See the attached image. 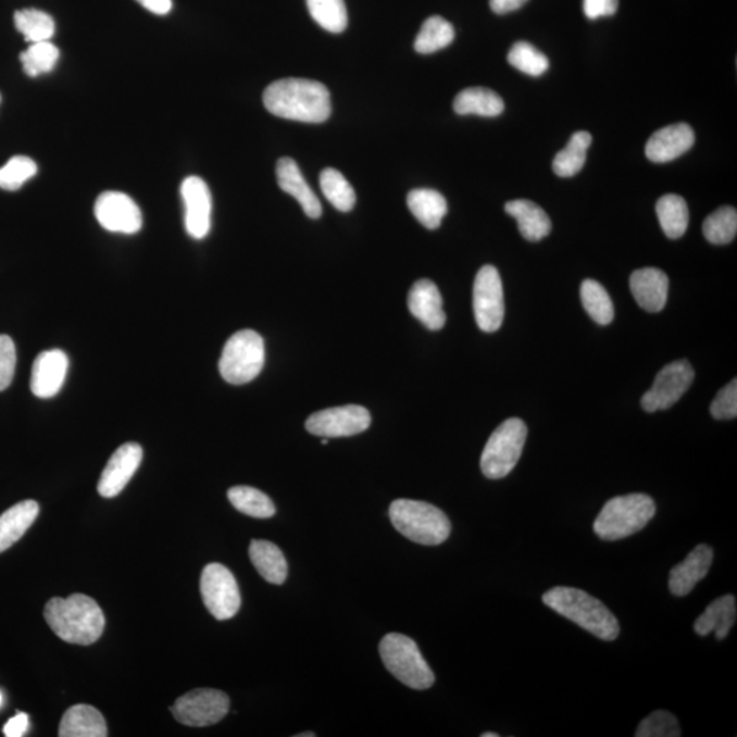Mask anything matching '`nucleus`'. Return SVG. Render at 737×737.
Segmentation results:
<instances>
[{
    "label": "nucleus",
    "mask_w": 737,
    "mask_h": 737,
    "mask_svg": "<svg viewBox=\"0 0 737 737\" xmlns=\"http://www.w3.org/2000/svg\"><path fill=\"white\" fill-rule=\"evenodd\" d=\"M61 737H105L107 725L98 709L76 704L67 710L59 725Z\"/></svg>",
    "instance_id": "nucleus-26"
},
{
    "label": "nucleus",
    "mask_w": 737,
    "mask_h": 737,
    "mask_svg": "<svg viewBox=\"0 0 737 737\" xmlns=\"http://www.w3.org/2000/svg\"><path fill=\"white\" fill-rule=\"evenodd\" d=\"M696 372L686 360L675 361L662 367L654 378L653 387L644 395L642 408L648 413L672 408L691 387Z\"/></svg>",
    "instance_id": "nucleus-12"
},
{
    "label": "nucleus",
    "mask_w": 737,
    "mask_h": 737,
    "mask_svg": "<svg viewBox=\"0 0 737 737\" xmlns=\"http://www.w3.org/2000/svg\"><path fill=\"white\" fill-rule=\"evenodd\" d=\"M15 365H17V352H15L14 341L8 335H0V392L12 384Z\"/></svg>",
    "instance_id": "nucleus-44"
},
{
    "label": "nucleus",
    "mask_w": 737,
    "mask_h": 737,
    "mask_svg": "<svg viewBox=\"0 0 737 737\" xmlns=\"http://www.w3.org/2000/svg\"><path fill=\"white\" fill-rule=\"evenodd\" d=\"M389 517L402 536L427 547L446 542L451 534V522L445 512L425 501L395 500Z\"/></svg>",
    "instance_id": "nucleus-4"
},
{
    "label": "nucleus",
    "mask_w": 737,
    "mask_h": 737,
    "mask_svg": "<svg viewBox=\"0 0 737 737\" xmlns=\"http://www.w3.org/2000/svg\"><path fill=\"white\" fill-rule=\"evenodd\" d=\"M297 737H316V734L314 732H304V734H299Z\"/></svg>",
    "instance_id": "nucleus-49"
},
{
    "label": "nucleus",
    "mask_w": 737,
    "mask_h": 737,
    "mask_svg": "<svg viewBox=\"0 0 737 737\" xmlns=\"http://www.w3.org/2000/svg\"><path fill=\"white\" fill-rule=\"evenodd\" d=\"M0 101H2V96H0Z\"/></svg>",
    "instance_id": "nucleus-52"
},
{
    "label": "nucleus",
    "mask_w": 737,
    "mask_h": 737,
    "mask_svg": "<svg viewBox=\"0 0 737 737\" xmlns=\"http://www.w3.org/2000/svg\"><path fill=\"white\" fill-rule=\"evenodd\" d=\"M619 0H584V12L589 20L609 17L617 12Z\"/></svg>",
    "instance_id": "nucleus-45"
},
{
    "label": "nucleus",
    "mask_w": 737,
    "mask_h": 737,
    "mask_svg": "<svg viewBox=\"0 0 737 737\" xmlns=\"http://www.w3.org/2000/svg\"><path fill=\"white\" fill-rule=\"evenodd\" d=\"M378 650L384 665L404 686L413 690H427L435 685V673L413 639L403 634H387Z\"/></svg>",
    "instance_id": "nucleus-6"
},
{
    "label": "nucleus",
    "mask_w": 737,
    "mask_h": 737,
    "mask_svg": "<svg viewBox=\"0 0 737 737\" xmlns=\"http://www.w3.org/2000/svg\"><path fill=\"white\" fill-rule=\"evenodd\" d=\"M39 504L34 500L21 501L0 515V553L24 537L39 515Z\"/></svg>",
    "instance_id": "nucleus-23"
},
{
    "label": "nucleus",
    "mask_w": 737,
    "mask_h": 737,
    "mask_svg": "<svg viewBox=\"0 0 737 737\" xmlns=\"http://www.w3.org/2000/svg\"><path fill=\"white\" fill-rule=\"evenodd\" d=\"M227 496L234 509L245 515L259 520H268L275 515L276 509L268 496L252 486H234Z\"/></svg>",
    "instance_id": "nucleus-33"
},
{
    "label": "nucleus",
    "mask_w": 737,
    "mask_h": 737,
    "mask_svg": "<svg viewBox=\"0 0 737 737\" xmlns=\"http://www.w3.org/2000/svg\"><path fill=\"white\" fill-rule=\"evenodd\" d=\"M453 39H455V29L452 24L440 15H432L422 24L414 48L416 52L429 55L450 46Z\"/></svg>",
    "instance_id": "nucleus-32"
},
{
    "label": "nucleus",
    "mask_w": 737,
    "mask_h": 737,
    "mask_svg": "<svg viewBox=\"0 0 737 737\" xmlns=\"http://www.w3.org/2000/svg\"><path fill=\"white\" fill-rule=\"evenodd\" d=\"M409 309L427 329L439 330L445 327L447 316L442 309V298L434 282L421 279L411 287Z\"/></svg>",
    "instance_id": "nucleus-19"
},
{
    "label": "nucleus",
    "mask_w": 737,
    "mask_h": 737,
    "mask_svg": "<svg viewBox=\"0 0 737 737\" xmlns=\"http://www.w3.org/2000/svg\"><path fill=\"white\" fill-rule=\"evenodd\" d=\"M323 195L336 210L350 212L357 202L354 189L338 170L327 168L320 175Z\"/></svg>",
    "instance_id": "nucleus-35"
},
{
    "label": "nucleus",
    "mask_w": 737,
    "mask_h": 737,
    "mask_svg": "<svg viewBox=\"0 0 737 737\" xmlns=\"http://www.w3.org/2000/svg\"><path fill=\"white\" fill-rule=\"evenodd\" d=\"M509 62L511 66L532 77L542 76L549 68V59L526 41H517L512 46Z\"/></svg>",
    "instance_id": "nucleus-40"
},
{
    "label": "nucleus",
    "mask_w": 737,
    "mask_h": 737,
    "mask_svg": "<svg viewBox=\"0 0 737 737\" xmlns=\"http://www.w3.org/2000/svg\"><path fill=\"white\" fill-rule=\"evenodd\" d=\"M371 422V413L365 408L349 404L312 414L307 421V430L314 436L335 439L360 435L368 429Z\"/></svg>",
    "instance_id": "nucleus-13"
},
{
    "label": "nucleus",
    "mask_w": 737,
    "mask_h": 737,
    "mask_svg": "<svg viewBox=\"0 0 737 737\" xmlns=\"http://www.w3.org/2000/svg\"><path fill=\"white\" fill-rule=\"evenodd\" d=\"M2 704H3V696H2V692H0V707H2Z\"/></svg>",
    "instance_id": "nucleus-51"
},
{
    "label": "nucleus",
    "mask_w": 737,
    "mask_h": 737,
    "mask_svg": "<svg viewBox=\"0 0 737 737\" xmlns=\"http://www.w3.org/2000/svg\"><path fill=\"white\" fill-rule=\"evenodd\" d=\"M58 47L51 41H40L30 45L28 50L21 52L20 61L23 63L24 72L29 77H39L41 74L50 73L57 66L59 61Z\"/></svg>",
    "instance_id": "nucleus-38"
},
{
    "label": "nucleus",
    "mask_w": 737,
    "mask_h": 737,
    "mask_svg": "<svg viewBox=\"0 0 737 737\" xmlns=\"http://www.w3.org/2000/svg\"><path fill=\"white\" fill-rule=\"evenodd\" d=\"M654 500L648 495L617 496L608 501L595 522V533L603 541L634 536L644 530L655 515Z\"/></svg>",
    "instance_id": "nucleus-5"
},
{
    "label": "nucleus",
    "mask_w": 737,
    "mask_h": 737,
    "mask_svg": "<svg viewBox=\"0 0 737 737\" xmlns=\"http://www.w3.org/2000/svg\"><path fill=\"white\" fill-rule=\"evenodd\" d=\"M545 605L578 624L602 640H614L621 634L616 616L600 600L574 587H553L542 597Z\"/></svg>",
    "instance_id": "nucleus-3"
},
{
    "label": "nucleus",
    "mask_w": 737,
    "mask_h": 737,
    "mask_svg": "<svg viewBox=\"0 0 737 737\" xmlns=\"http://www.w3.org/2000/svg\"><path fill=\"white\" fill-rule=\"evenodd\" d=\"M696 142V133L687 123L662 127L646 143V157L650 162L667 163L690 151Z\"/></svg>",
    "instance_id": "nucleus-18"
},
{
    "label": "nucleus",
    "mask_w": 737,
    "mask_h": 737,
    "mask_svg": "<svg viewBox=\"0 0 737 737\" xmlns=\"http://www.w3.org/2000/svg\"><path fill=\"white\" fill-rule=\"evenodd\" d=\"M142 8L158 15H165L173 9V0H137Z\"/></svg>",
    "instance_id": "nucleus-48"
},
{
    "label": "nucleus",
    "mask_w": 737,
    "mask_h": 737,
    "mask_svg": "<svg viewBox=\"0 0 737 737\" xmlns=\"http://www.w3.org/2000/svg\"><path fill=\"white\" fill-rule=\"evenodd\" d=\"M276 176L279 188L287 195L292 196L309 217L318 218L322 216V202L314 195L308 182L304 180L296 160L291 158L280 159L276 165Z\"/></svg>",
    "instance_id": "nucleus-22"
},
{
    "label": "nucleus",
    "mask_w": 737,
    "mask_h": 737,
    "mask_svg": "<svg viewBox=\"0 0 737 737\" xmlns=\"http://www.w3.org/2000/svg\"><path fill=\"white\" fill-rule=\"evenodd\" d=\"M45 617L58 638L73 645L98 642L105 627L104 613L98 602L85 595L52 598L47 602Z\"/></svg>",
    "instance_id": "nucleus-2"
},
{
    "label": "nucleus",
    "mask_w": 737,
    "mask_h": 737,
    "mask_svg": "<svg viewBox=\"0 0 737 737\" xmlns=\"http://www.w3.org/2000/svg\"><path fill=\"white\" fill-rule=\"evenodd\" d=\"M201 596L208 611L217 621H228L238 613L240 595L232 571L222 564H208L201 574Z\"/></svg>",
    "instance_id": "nucleus-10"
},
{
    "label": "nucleus",
    "mask_w": 737,
    "mask_h": 737,
    "mask_svg": "<svg viewBox=\"0 0 737 737\" xmlns=\"http://www.w3.org/2000/svg\"><path fill=\"white\" fill-rule=\"evenodd\" d=\"M591 135L587 132H576L571 137L567 147L557 154L553 160L554 174L560 178H571L584 168L587 149L591 146Z\"/></svg>",
    "instance_id": "nucleus-31"
},
{
    "label": "nucleus",
    "mask_w": 737,
    "mask_h": 737,
    "mask_svg": "<svg viewBox=\"0 0 737 737\" xmlns=\"http://www.w3.org/2000/svg\"><path fill=\"white\" fill-rule=\"evenodd\" d=\"M710 413L715 420H734L737 416V382L732 380L721 389L710 405Z\"/></svg>",
    "instance_id": "nucleus-43"
},
{
    "label": "nucleus",
    "mask_w": 737,
    "mask_h": 737,
    "mask_svg": "<svg viewBox=\"0 0 737 737\" xmlns=\"http://www.w3.org/2000/svg\"><path fill=\"white\" fill-rule=\"evenodd\" d=\"M737 233V212L735 208L723 207L703 222V235L710 243L726 245L735 239Z\"/></svg>",
    "instance_id": "nucleus-39"
},
{
    "label": "nucleus",
    "mask_w": 737,
    "mask_h": 737,
    "mask_svg": "<svg viewBox=\"0 0 737 737\" xmlns=\"http://www.w3.org/2000/svg\"><path fill=\"white\" fill-rule=\"evenodd\" d=\"M264 362V339L252 329H243L234 334L224 346L218 371L227 383L242 386L260 375Z\"/></svg>",
    "instance_id": "nucleus-7"
},
{
    "label": "nucleus",
    "mask_w": 737,
    "mask_h": 737,
    "mask_svg": "<svg viewBox=\"0 0 737 737\" xmlns=\"http://www.w3.org/2000/svg\"><path fill=\"white\" fill-rule=\"evenodd\" d=\"M28 729V714L18 713L17 715H14L13 719H10L8 724L3 726V734L8 737H21L24 736Z\"/></svg>",
    "instance_id": "nucleus-46"
},
{
    "label": "nucleus",
    "mask_w": 737,
    "mask_h": 737,
    "mask_svg": "<svg viewBox=\"0 0 737 737\" xmlns=\"http://www.w3.org/2000/svg\"><path fill=\"white\" fill-rule=\"evenodd\" d=\"M229 699L223 691L197 688L176 699L171 712L176 721L188 726H210L226 717Z\"/></svg>",
    "instance_id": "nucleus-11"
},
{
    "label": "nucleus",
    "mask_w": 737,
    "mask_h": 737,
    "mask_svg": "<svg viewBox=\"0 0 737 737\" xmlns=\"http://www.w3.org/2000/svg\"><path fill=\"white\" fill-rule=\"evenodd\" d=\"M582 303L587 314L595 320L597 324L608 325L613 322L614 309L611 297H609L605 287L600 283L587 279L580 287Z\"/></svg>",
    "instance_id": "nucleus-36"
},
{
    "label": "nucleus",
    "mask_w": 737,
    "mask_h": 737,
    "mask_svg": "<svg viewBox=\"0 0 737 737\" xmlns=\"http://www.w3.org/2000/svg\"><path fill=\"white\" fill-rule=\"evenodd\" d=\"M505 212L516 218L522 237L532 240V242H538V240L548 237L550 229H552V222H550L547 212L536 202L528 200L510 201L505 204Z\"/></svg>",
    "instance_id": "nucleus-25"
},
{
    "label": "nucleus",
    "mask_w": 737,
    "mask_h": 737,
    "mask_svg": "<svg viewBox=\"0 0 737 737\" xmlns=\"http://www.w3.org/2000/svg\"><path fill=\"white\" fill-rule=\"evenodd\" d=\"M142 461V448L136 442H126L112 453L107 466L101 473L98 485L100 496L105 499L120 495L133 475L136 474Z\"/></svg>",
    "instance_id": "nucleus-16"
},
{
    "label": "nucleus",
    "mask_w": 737,
    "mask_h": 737,
    "mask_svg": "<svg viewBox=\"0 0 737 737\" xmlns=\"http://www.w3.org/2000/svg\"><path fill=\"white\" fill-rule=\"evenodd\" d=\"M480 736H483V737H499L498 734H491V732H488V734H483Z\"/></svg>",
    "instance_id": "nucleus-50"
},
{
    "label": "nucleus",
    "mask_w": 737,
    "mask_h": 737,
    "mask_svg": "<svg viewBox=\"0 0 737 737\" xmlns=\"http://www.w3.org/2000/svg\"><path fill=\"white\" fill-rule=\"evenodd\" d=\"M713 563V549L708 545H698L685 562L673 567L670 574V590L673 596L690 595L699 582L708 575Z\"/></svg>",
    "instance_id": "nucleus-20"
},
{
    "label": "nucleus",
    "mask_w": 737,
    "mask_h": 737,
    "mask_svg": "<svg viewBox=\"0 0 737 737\" xmlns=\"http://www.w3.org/2000/svg\"><path fill=\"white\" fill-rule=\"evenodd\" d=\"M629 287L635 301L646 312L659 313L665 308L670 279L664 271L659 268L635 271L629 277Z\"/></svg>",
    "instance_id": "nucleus-21"
},
{
    "label": "nucleus",
    "mask_w": 737,
    "mask_h": 737,
    "mask_svg": "<svg viewBox=\"0 0 737 737\" xmlns=\"http://www.w3.org/2000/svg\"><path fill=\"white\" fill-rule=\"evenodd\" d=\"M68 371V358L62 350L42 351L32 367L30 389L35 397L50 399L61 391Z\"/></svg>",
    "instance_id": "nucleus-17"
},
{
    "label": "nucleus",
    "mask_w": 737,
    "mask_h": 737,
    "mask_svg": "<svg viewBox=\"0 0 737 737\" xmlns=\"http://www.w3.org/2000/svg\"><path fill=\"white\" fill-rule=\"evenodd\" d=\"M263 100L265 109L283 120L323 123L333 112L329 90L312 79H279L265 89Z\"/></svg>",
    "instance_id": "nucleus-1"
},
{
    "label": "nucleus",
    "mask_w": 737,
    "mask_h": 737,
    "mask_svg": "<svg viewBox=\"0 0 737 737\" xmlns=\"http://www.w3.org/2000/svg\"><path fill=\"white\" fill-rule=\"evenodd\" d=\"M657 216L662 232L667 238L679 239L686 234L690 215H688L687 202L677 195L661 197L655 205Z\"/></svg>",
    "instance_id": "nucleus-30"
},
{
    "label": "nucleus",
    "mask_w": 737,
    "mask_h": 737,
    "mask_svg": "<svg viewBox=\"0 0 737 737\" xmlns=\"http://www.w3.org/2000/svg\"><path fill=\"white\" fill-rule=\"evenodd\" d=\"M528 0H490L491 12L503 15L520 10Z\"/></svg>",
    "instance_id": "nucleus-47"
},
{
    "label": "nucleus",
    "mask_w": 737,
    "mask_h": 737,
    "mask_svg": "<svg viewBox=\"0 0 737 737\" xmlns=\"http://www.w3.org/2000/svg\"><path fill=\"white\" fill-rule=\"evenodd\" d=\"M185 205L186 232L195 239H204L211 232L212 195L200 176H188L180 186Z\"/></svg>",
    "instance_id": "nucleus-15"
},
{
    "label": "nucleus",
    "mask_w": 737,
    "mask_h": 737,
    "mask_svg": "<svg viewBox=\"0 0 737 737\" xmlns=\"http://www.w3.org/2000/svg\"><path fill=\"white\" fill-rule=\"evenodd\" d=\"M736 598L724 596L710 603L701 616L694 624V629L701 637L714 633L715 638L723 640L728 637L736 622Z\"/></svg>",
    "instance_id": "nucleus-24"
},
{
    "label": "nucleus",
    "mask_w": 737,
    "mask_h": 737,
    "mask_svg": "<svg viewBox=\"0 0 737 737\" xmlns=\"http://www.w3.org/2000/svg\"><path fill=\"white\" fill-rule=\"evenodd\" d=\"M453 110L459 115L499 116L504 111V100L494 90L467 88L453 100Z\"/></svg>",
    "instance_id": "nucleus-29"
},
{
    "label": "nucleus",
    "mask_w": 737,
    "mask_h": 737,
    "mask_svg": "<svg viewBox=\"0 0 737 737\" xmlns=\"http://www.w3.org/2000/svg\"><path fill=\"white\" fill-rule=\"evenodd\" d=\"M408 205L416 221L427 229L439 228L448 211L445 196L432 189L411 190L408 196Z\"/></svg>",
    "instance_id": "nucleus-28"
},
{
    "label": "nucleus",
    "mask_w": 737,
    "mask_h": 737,
    "mask_svg": "<svg viewBox=\"0 0 737 737\" xmlns=\"http://www.w3.org/2000/svg\"><path fill=\"white\" fill-rule=\"evenodd\" d=\"M312 18L330 34H341L349 24L345 0H307Z\"/></svg>",
    "instance_id": "nucleus-37"
},
{
    "label": "nucleus",
    "mask_w": 737,
    "mask_h": 737,
    "mask_svg": "<svg viewBox=\"0 0 737 737\" xmlns=\"http://www.w3.org/2000/svg\"><path fill=\"white\" fill-rule=\"evenodd\" d=\"M527 439V426L520 419L503 422L491 434L480 455V470L486 478L501 479L515 469Z\"/></svg>",
    "instance_id": "nucleus-8"
},
{
    "label": "nucleus",
    "mask_w": 737,
    "mask_h": 737,
    "mask_svg": "<svg viewBox=\"0 0 737 737\" xmlns=\"http://www.w3.org/2000/svg\"><path fill=\"white\" fill-rule=\"evenodd\" d=\"M473 307L475 322L484 333H496L503 324V283L494 265L483 266L475 277Z\"/></svg>",
    "instance_id": "nucleus-9"
},
{
    "label": "nucleus",
    "mask_w": 737,
    "mask_h": 737,
    "mask_svg": "<svg viewBox=\"0 0 737 737\" xmlns=\"http://www.w3.org/2000/svg\"><path fill=\"white\" fill-rule=\"evenodd\" d=\"M37 174V164L30 158L14 157L0 167V189L15 191Z\"/></svg>",
    "instance_id": "nucleus-41"
},
{
    "label": "nucleus",
    "mask_w": 737,
    "mask_h": 737,
    "mask_svg": "<svg viewBox=\"0 0 737 737\" xmlns=\"http://www.w3.org/2000/svg\"><path fill=\"white\" fill-rule=\"evenodd\" d=\"M682 735L679 721L665 710H657L639 724L637 737H679Z\"/></svg>",
    "instance_id": "nucleus-42"
},
{
    "label": "nucleus",
    "mask_w": 737,
    "mask_h": 737,
    "mask_svg": "<svg viewBox=\"0 0 737 737\" xmlns=\"http://www.w3.org/2000/svg\"><path fill=\"white\" fill-rule=\"evenodd\" d=\"M15 28L23 34L25 40L34 42L50 41L55 34V23L50 14L37 9H23L14 14Z\"/></svg>",
    "instance_id": "nucleus-34"
},
{
    "label": "nucleus",
    "mask_w": 737,
    "mask_h": 737,
    "mask_svg": "<svg viewBox=\"0 0 737 737\" xmlns=\"http://www.w3.org/2000/svg\"><path fill=\"white\" fill-rule=\"evenodd\" d=\"M95 215L100 226L110 233L136 234L142 227L140 208L121 191H104L95 204Z\"/></svg>",
    "instance_id": "nucleus-14"
},
{
    "label": "nucleus",
    "mask_w": 737,
    "mask_h": 737,
    "mask_svg": "<svg viewBox=\"0 0 737 737\" xmlns=\"http://www.w3.org/2000/svg\"><path fill=\"white\" fill-rule=\"evenodd\" d=\"M249 557L255 570L272 585H283L287 579L288 565L285 554L275 544L253 539L249 548Z\"/></svg>",
    "instance_id": "nucleus-27"
}]
</instances>
